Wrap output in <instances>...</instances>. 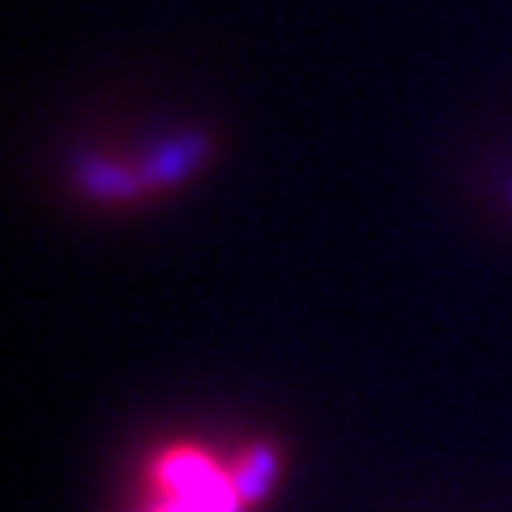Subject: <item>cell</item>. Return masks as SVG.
Returning a JSON list of instances; mask_svg holds the SVG:
<instances>
[{
  "label": "cell",
  "mask_w": 512,
  "mask_h": 512,
  "mask_svg": "<svg viewBox=\"0 0 512 512\" xmlns=\"http://www.w3.org/2000/svg\"><path fill=\"white\" fill-rule=\"evenodd\" d=\"M210 137L205 133H175V137H163L154 141L146 150V158L137 163V175L146 180V188H175L192 180L205 163H210Z\"/></svg>",
  "instance_id": "cell-1"
},
{
  "label": "cell",
  "mask_w": 512,
  "mask_h": 512,
  "mask_svg": "<svg viewBox=\"0 0 512 512\" xmlns=\"http://www.w3.org/2000/svg\"><path fill=\"white\" fill-rule=\"evenodd\" d=\"M73 184L86 192V197L94 201H103V205H124V201H137V197H146V180L137 175V167H124L116 163V158H107V154H94V150H82V154H73Z\"/></svg>",
  "instance_id": "cell-2"
},
{
  "label": "cell",
  "mask_w": 512,
  "mask_h": 512,
  "mask_svg": "<svg viewBox=\"0 0 512 512\" xmlns=\"http://www.w3.org/2000/svg\"><path fill=\"white\" fill-rule=\"evenodd\" d=\"M154 478H158V487H163L167 495H175V500H192V495L218 491L231 474H222L210 457L197 453V448H171V453L158 457Z\"/></svg>",
  "instance_id": "cell-3"
},
{
  "label": "cell",
  "mask_w": 512,
  "mask_h": 512,
  "mask_svg": "<svg viewBox=\"0 0 512 512\" xmlns=\"http://www.w3.org/2000/svg\"><path fill=\"white\" fill-rule=\"evenodd\" d=\"M278 483V448L274 444H252L231 470V487L244 500V508L261 504Z\"/></svg>",
  "instance_id": "cell-4"
},
{
  "label": "cell",
  "mask_w": 512,
  "mask_h": 512,
  "mask_svg": "<svg viewBox=\"0 0 512 512\" xmlns=\"http://www.w3.org/2000/svg\"><path fill=\"white\" fill-rule=\"evenodd\" d=\"M158 512H244V500L235 495L231 478H227V483H222L218 491H210V495H192V500H175V495H167V504Z\"/></svg>",
  "instance_id": "cell-5"
},
{
  "label": "cell",
  "mask_w": 512,
  "mask_h": 512,
  "mask_svg": "<svg viewBox=\"0 0 512 512\" xmlns=\"http://www.w3.org/2000/svg\"><path fill=\"white\" fill-rule=\"evenodd\" d=\"M504 201H508V205H512V180H508V184H504Z\"/></svg>",
  "instance_id": "cell-6"
}]
</instances>
